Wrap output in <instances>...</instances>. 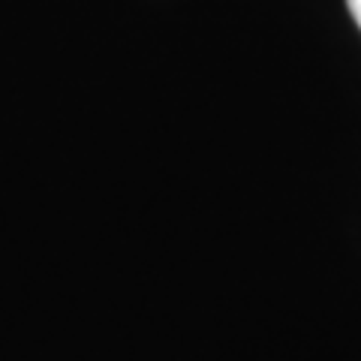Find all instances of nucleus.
<instances>
[{
    "label": "nucleus",
    "instance_id": "obj_1",
    "mask_svg": "<svg viewBox=\"0 0 361 361\" xmlns=\"http://www.w3.org/2000/svg\"><path fill=\"white\" fill-rule=\"evenodd\" d=\"M346 6H349V16L355 18V25L361 27V0H346Z\"/></svg>",
    "mask_w": 361,
    "mask_h": 361
}]
</instances>
